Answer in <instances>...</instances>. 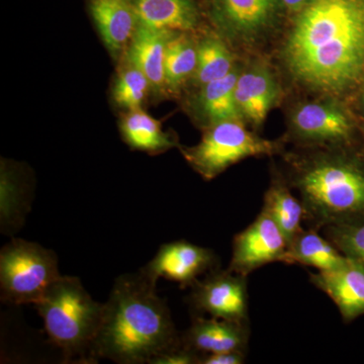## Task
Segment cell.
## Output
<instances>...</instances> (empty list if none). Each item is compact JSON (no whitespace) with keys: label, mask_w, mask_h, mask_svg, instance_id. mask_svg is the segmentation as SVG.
I'll return each instance as SVG.
<instances>
[{"label":"cell","mask_w":364,"mask_h":364,"mask_svg":"<svg viewBox=\"0 0 364 364\" xmlns=\"http://www.w3.org/2000/svg\"><path fill=\"white\" fill-rule=\"evenodd\" d=\"M282 58L311 90L341 95L364 78V0H308L287 35Z\"/></svg>","instance_id":"cell-1"},{"label":"cell","mask_w":364,"mask_h":364,"mask_svg":"<svg viewBox=\"0 0 364 364\" xmlns=\"http://www.w3.org/2000/svg\"><path fill=\"white\" fill-rule=\"evenodd\" d=\"M157 284L142 272L117 277L104 303L93 359L119 364H149L155 356L181 343L168 306Z\"/></svg>","instance_id":"cell-2"},{"label":"cell","mask_w":364,"mask_h":364,"mask_svg":"<svg viewBox=\"0 0 364 364\" xmlns=\"http://www.w3.org/2000/svg\"><path fill=\"white\" fill-rule=\"evenodd\" d=\"M293 186L315 230L364 220V159L358 155L321 153L301 160Z\"/></svg>","instance_id":"cell-3"},{"label":"cell","mask_w":364,"mask_h":364,"mask_svg":"<svg viewBox=\"0 0 364 364\" xmlns=\"http://www.w3.org/2000/svg\"><path fill=\"white\" fill-rule=\"evenodd\" d=\"M35 306L48 337L66 360L95 361L93 345L105 305L92 299L78 277L61 275Z\"/></svg>","instance_id":"cell-4"},{"label":"cell","mask_w":364,"mask_h":364,"mask_svg":"<svg viewBox=\"0 0 364 364\" xmlns=\"http://www.w3.org/2000/svg\"><path fill=\"white\" fill-rule=\"evenodd\" d=\"M61 277L56 253L36 242L13 239L0 252L1 299L11 305H36Z\"/></svg>","instance_id":"cell-5"},{"label":"cell","mask_w":364,"mask_h":364,"mask_svg":"<svg viewBox=\"0 0 364 364\" xmlns=\"http://www.w3.org/2000/svg\"><path fill=\"white\" fill-rule=\"evenodd\" d=\"M282 145L246 130L239 121L210 124L202 140L182 150L191 167L207 181L215 178L232 165L250 157L270 156Z\"/></svg>","instance_id":"cell-6"},{"label":"cell","mask_w":364,"mask_h":364,"mask_svg":"<svg viewBox=\"0 0 364 364\" xmlns=\"http://www.w3.org/2000/svg\"><path fill=\"white\" fill-rule=\"evenodd\" d=\"M289 242L272 217L261 210L252 224L233 241L230 272L247 277L272 262L286 263Z\"/></svg>","instance_id":"cell-7"},{"label":"cell","mask_w":364,"mask_h":364,"mask_svg":"<svg viewBox=\"0 0 364 364\" xmlns=\"http://www.w3.org/2000/svg\"><path fill=\"white\" fill-rule=\"evenodd\" d=\"M247 277L228 270H212L191 287V305L198 314L234 322H248Z\"/></svg>","instance_id":"cell-8"},{"label":"cell","mask_w":364,"mask_h":364,"mask_svg":"<svg viewBox=\"0 0 364 364\" xmlns=\"http://www.w3.org/2000/svg\"><path fill=\"white\" fill-rule=\"evenodd\" d=\"M215 264L217 256L212 250L181 240L160 246L155 257L141 272L155 284L165 279L186 289L193 287L203 273L214 270Z\"/></svg>","instance_id":"cell-9"},{"label":"cell","mask_w":364,"mask_h":364,"mask_svg":"<svg viewBox=\"0 0 364 364\" xmlns=\"http://www.w3.org/2000/svg\"><path fill=\"white\" fill-rule=\"evenodd\" d=\"M291 124L294 136L306 143L344 145L354 134L348 112L333 102L301 105L291 114Z\"/></svg>","instance_id":"cell-10"},{"label":"cell","mask_w":364,"mask_h":364,"mask_svg":"<svg viewBox=\"0 0 364 364\" xmlns=\"http://www.w3.org/2000/svg\"><path fill=\"white\" fill-rule=\"evenodd\" d=\"M279 0H215V20L230 37L253 39L272 25Z\"/></svg>","instance_id":"cell-11"},{"label":"cell","mask_w":364,"mask_h":364,"mask_svg":"<svg viewBox=\"0 0 364 364\" xmlns=\"http://www.w3.org/2000/svg\"><path fill=\"white\" fill-rule=\"evenodd\" d=\"M311 282L338 308L344 322L364 315V267L349 259L337 269L311 273Z\"/></svg>","instance_id":"cell-12"},{"label":"cell","mask_w":364,"mask_h":364,"mask_svg":"<svg viewBox=\"0 0 364 364\" xmlns=\"http://www.w3.org/2000/svg\"><path fill=\"white\" fill-rule=\"evenodd\" d=\"M181 337V342L200 355L219 352H245L248 329L245 323L222 318H193V324Z\"/></svg>","instance_id":"cell-13"},{"label":"cell","mask_w":364,"mask_h":364,"mask_svg":"<svg viewBox=\"0 0 364 364\" xmlns=\"http://www.w3.org/2000/svg\"><path fill=\"white\" fill-rule=\"evenodd\" d=\"M279 86L267 67L257 65L239 74L235 97L242 117L259 127L279 97Z\"/></svg>","instance_id":"cell-14"},{"label":"cell","mask_w":364,"mask_h":364,"mask_svg":"<svg viewBox=\"0 0 364 364\" xmlns=\"http://www.w3.org/2000/svg\"><path fill=\"white\" fill-rule=\"evenodd\" d=\"M174 33L138 25L132 38L128 52L131 65L142 72L155 90L165 87V52Z\"/></svg>","instance_id":"cell-15"},{"label":"cell","mask_w":364,"mask_h":364,"mask_svg":"<svg viewBox=\"0 0 364 364\" xmlns=\"http://www.w3.org/2000/svg\"><path fill=\"white\" fill-rule=\"evenodd\" d=\"M91 13L109 51L121 52L131 42L138 21L130 0H93Z\"/></svg>","instance_id":"cell-16"},{"label":"cell","mask_w":364,"mask_h":364,"mask_svg":"<svg viewBox=\"0 0 364 364\" xmlns=\"http://www.w3.org/2000/svg\"><path fill=\"white\" fill-rule=\"evenodd\" d=\"M138 25L188 32L198 23V11L191 0H134Z\"/></svg>","instance_id":"cell-17"},{"label":"cell","mask_w":364,"mask_h":364,"mask_svg":"<svg viewBox=\"0 0 364 364\" xmlns=\"http://www.w3.org/2000/svg\"><path fill=\"white\" fill-rule=\"evenodd\" d=\"M348 261L331 241L323 238L312 228L308 231L303 230L289 243L286 264L305 265L318 272H327L342 267Z\"/></svg>","instance_id":"cell-18"},{"label":"cell","mask_w":364,"mask_h":364,"mask_svg":"<svg viewBox=\"0 0 364 364\" xmlns=\"http://www.w3.org/2000/svg\"><path fill=\"white\" fill-rule=\"evenodd\" d=\"M124 142L132 149L149 154L165 152L177 146L176 139L162 130L161 124L142 109L130 111L121 124Z\"/></svg>","instance_id":"cell-19"},{"label":"cell","mask_w":364,"mask_h":364,"mask_svg":"<svg viewBox=\"0 0 364 364\" xmlns=\"http://www.w3.org/2000/svg\"><path fill=\"white\" fill-rule=\"evenodd\" d=\"M262 210L277 223L289 242V245L294 237L303 231L301 222L305 220L303 205L284 182H272L265 193Z\"/></svg>","instance_id":"cell-20"},{"label":"cell","mask_w":364,"mask_h":364,"mask_svg":"<svg viewBox=\"0 0 364 364\" xmlns=\"http://www.w3.org/2000/svg\"><path fill=\"white\" fill-rule=\"evenodd\" d=\"M238 76V71L234 69L225 77L202 86L200 109L210 126L226 121L240 122L243 119L235 97V87Z\"/></svg>","instance_id":"cell-21"},{"label":"cell","mask_w":364,"mask_h":364,"mask_svg":"<svg viewBox=\"0 0 364 364\" xmlns=\"http://www.w3.org/2000/svg\"><path fill=\"white\" fill-rule=\"evenodd\" d=\"M198 63V46L182 32L172 35L167 44L164 60L165 87L176 90L195 74Z\"/></svg>","instance_id":"cell-22"},{"label":"cell","mask_w":364,"mask_h":364,"mask_svg":"<svg viewBox=\"0 0 364 364\" xmlns=\"http://www.w3.org/2000/svg\"><path fill=\"white\" fill-rule=\"evenodd\" d=\"M11 174L2 165L0 225L4 234H13L16 232L25 221L31 208L28 193Z\"/></svg>","instance_id":"cell-23"},{"label":"cell","mask_w":364,"mask_h":364,"mask_svg":"<svg viewBox=\"0 0 364 364\" xmlns=\"http://www.w3.org/2000/svg\"><path fill=\"white\" fill-rule=\"evenodd\" d=\"M234 61L226 45L217 38H207L198 45L195 78L200 86L225 77L234 70Z\"/></svg>","instance_id":"cell-24"},{"label":"cell","mask_w":364,"mask_h":364,"mask_svg":"<svg viewBox=\"0 0 364 364\" xmlns=\"http://www.w3.org/2000/svg\"><path fill=\"white\" fill-rule=\"evenodd\" d=\"M328 240L340 252L364 267V220L351 224L324 228Z\"/></svg>","instance_id":"cell-25"},{"label":"cell","mask_w":364,"mask_h":364,"mask_svg":"<svg viewBox=\"0 0 364 364\" xmlns=\"http://www.w3.org/2000/svg\"><path fill=\"white\" fill-rule=\"evenodd\" d=\"M150 85L142 72L132 65L117 78L114 90V100L129 111L141 109Z\"/></svg>","instance_id":"cell-26"},{"label":"cell","mask_w":364,"mask_h":364,"mask_svg":"<svg viewBox=\"0 0 364 364\" xmlns=\"http://www.w3.org/2000/svg\"><path fill=\"white\" fill-rule=\"evenodd\" d=\"M200 354L181 342L176 346L155 356L149 364H196L200 363Z\"/></svg>","instance_id":"cell-27"},{"label":"cell","mask_w":364,"mask_h":364,"mask_svg":"<svg viewBox=\"0 0 364 364\" xmlns=\"http://www.w3.org/2000/svg\"><path fill=\"white\" fill-rule=\"evenodd\" d=\"M245 361V352L230 351L205 354L200 358V364H242Z\"/></svg>","instance_id":"cell-28"},{"label":"cell","mask_w":364,"mask_h":364,"mask_svg":"<svg viewBox=\"0 0 364 364\" xmlns=\"http://www.w3.org/2000/svg\"><path fill=\"white\" fill-rule=\"evenodd\" d=\"M282 1L284 6L289 7L291 11H299L301 7L305 6L308 0H282Z\"/></svg>","instance_id":"cell-29"},{"label":"cell","mask_w":364,"mask_h":364,"mask_svg":"<svg viewBox=\"0 0 364 364\" xmlns=\"http://www.w3.org/2000/svg\"><path fill=\"white\" fill-rule=\"evenodd\" d=\"M361 102H363V109H364V86H363V95H361Z\"/></svg>","instance_id":"cell-30"}]
</instances>
